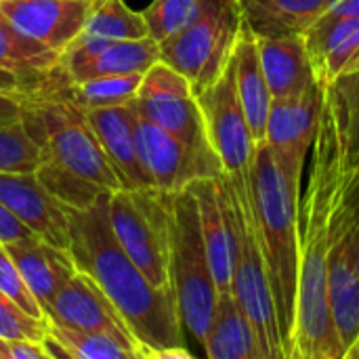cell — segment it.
<instances>
[{"label": "cell", "instance_id": "1f68e13d", "mask_svg": "<svg viewBox=\"0 0 359 359\" xmlns=\"http://www.w3.org/2000/svg\"><path fill=\"white\" fill-rule=\"evenodd\" d=\"M202 0H151L141 13L147 21L149 36L158 44L183 29L198 13Z\"/></svg>", "mask_w": 359, "mask_h": 359}, {"label": "cell", "instance_id": "ba28073f", "mask_svg": "<svg viewBox=\"0 0 359 359\" xmlns=\"http://www.w3.org/2000/svg\"><path fill=\"white\" fill-rule=\"evenodd\" d=\"M109 223L116 240L145 278L158 288H172L170 194L154 187L111 191Z\"/></svg>", "mask_w": 359, "mask_h": 359}, {"label": "cell", "instance_id": "5bb4252c", "mask_svg": "<svg viewBox=\"0 0 359 359\" xmlns=\"http://www.w3.org/2000/svg\"><path fill=\"white\" fill-rule=\"evenodd\" d=\"M44 316L50 324L63 328L103 332L116 337L118 341L137 349L141 355L135 337L130 334L126 322L122 320L114 303L84 271H76V276L55 294V299L44 307Z\"/></svg>", "mask_w": 359, "mask_h": 359}, {"label": "cell", "instance_id": "60d3db41", "mask_svg": "<svg viewBox=\"0 0 359 359\" xmlns=\"http://www.w3.org/2000/svg\"><path fill=\"white\" fill-rule=\"evenodd\" d=\"M355 265L359 273V215H358V231H355Z\"/></svg>", "mask_w": 359, "mask_h": 359}, {"label": "cell", "instance_id": "f35d334b", "mask_svg": "<svg viewBox=\"0 0 359 359\" xmlns=\"http://www.w3.org/2000/svg\"><path fill=\"white\" fill-rule=\"evenodd\" d=\"M326 15L328 17H358L359 19V0H337Z\"/></svg>", "mask_w": 359, "mask_h": 359}, {"label": "cell", "instance_id": "6da1fadb", "mask_svg": "<svg viewBox=\"0 0 359 359\" xmlns=\"http://www.w3.org/2000/svg\"><path fill=\"white\" fill-rule=\"evenodd\" d=\"M351 170L339 114L326 88L309 185L299 208L301 267L292 359H343L328 292V246L332 215Z\"/></svg>", "mask_w": 359, "mask_h": 359}, {"label": "cell", "instance_id": "4316f807", "mask_svg": "<svg viewBox=\"0 0 359 359\" xmlns=\"http://www.w3.org/2000/svg\"><path fill=\"white\" fill-rule=\"evenodd\" d=\"M84 38L141 40L149 36L143 13L133 11L124 0H99L82 29Z\"/></svg>", "mask_w": 359, "mask_h": 359}, {"label": "cell", "instance_id": "8fae6325", "mask_svg": "<svg viewBox=\"0 0 359 359\" xmlns=\"http://www.w3.org/2000/svg\"><path fill=\"white\" fill-rule=\"evenodd\" d=\"M196 97L204 116L210 147L221 160L223 170L231 177L250 175L257 143L238 97L233 61H229L225 72Z\"/></svg>", "mask_w": 359, "mask_h": 359}, {"label": "cell", "instance_id": "8d00e7d4", "mask_svg": "<svg viewBox=\"0 0 359 359\" xmlns=\"http://www.w3.org/2000/svg\"><path fill=\"white\" fill-rule=\"evenodd\" d=\"M25 99H27V95H11V93L0 90V124L19 120L23 114Z\"/></svg>", "mask_w": 359, "mask_h": 359}, {"label": "cell", "instance_id": "7c38bea8", "mask_svg": "<svg viewBox=\"0 0 359 359\" xmlns=\"http://www.w3.org/2000/svg\"><path fill=\"white\" fill-rule=\"evenodd\" d=\"M135 130L141 164L158 191L177 194L198 179L223 172V164L215 151L196 149L139 114Z\"/></svg>", "mask_w": 359, "mask_h": 359}, {"label": "cell", "instance_id": "e575fe53", "mask_svg": "<svg viewBox=\"0 0 359 359\" xmlns=\"http://www.w3.org/2000/svg\"><path fill=\"white\" fill-rule=\"evenodd\" d=\"M0 359H50L42 343L0 339Z\"/></svg>", "mask_w": 359, "mask_h": 359}, {"label": "cell", "instance_id": "8992f818", "mask_svg": "<svg viewBox=\"0 0 359 359\" xmlns=\"http://www.w3.org/2000/svg\"><path fill=\"white\" fill-rule=\"evenodd\" d=\"M170 286L185 330L204 347L219 288L202 238L198 202L189 187L170 194Z\"/></svg>", "mask_w": 359, "mask_h": 359}, {"label": "cell", "instance_id": "ffe728a7", "mask_svg": "<svg viewBox=\"0 0 359 359\" xmlns=\"http://www.w3.org/2000/svg\"><path fill=\"white\" fill-rule=\"evenodd\" d=\"M4 246L42 309L78 271L69 250L57 248L38 236L8 242Z\"/></svg>", "mask_w": 359, "mask_h": 359}, {"label": "cell", "instance_id": "5b68a950", "mask_svg": "<svg viewBox=\"0 0 359 359\" xmlns=\"http://www.w3.org/2000/svg\"><path fill=\"white\" fill-rule=\"evenodd\" d=\"M21 122L40 145L42 160L111 194L124 189L101 141L90 128L84 109L72 101L27 95Z\"/></svg>", "mask_w": 359, "mask_h": 359}, {"label": "cell", "instance_id": "d590c367", "mask_svg": "<svg viewBox=\"0 0 359 359\" xmlns=\"http://www.w3.org/2000/svg\"><path fill=\"white\" fill-rule=\"evenodd\" d=\"M36 233H32L2 202H0V242L8 244V242H17L23 238H32Z\"/></svg>", "mask_w": 359, "mask_h": 359}, {"label": "cell", "instance_id": "2e32d148", "mask_svg": "<svg viewBox=\"0 0 359 359\" xmlns=\"http://www.w3.org/2000/svg\"><path fill=\"white\" fill-rule=\"evenodd\" d=\"M0 202L38 238L69 248V206L59 202L36 172H0Z\"/></svg>", "mask_w": 359, "mask_h": 359}, {"label": "cell", "instance_id": "7a4b0ae2", "mask_svg": "<svg viewBox=\"0 0 359 359\" xmlns=\"http://www.w3.org/2000/svg\"><path fill=\"white\" fill-rule=\"evenodd\" d=\"M69 255L114 303L143 359L185 349V326L172 288L154 286L124 252L109 223V194L86 210H69Z\"/></svg>", "mask_w": 359, "mask_h": 359}, {"label": "cell", "instance_id": "f546056e", "mask_svg": "<svg viewBox=\"0 0 359 359\" xmlns=\"http://www.w3.org/2000/svg\"><path fill=\"white\" fill-rule=\"evenodd\" d=\"M38 181L65 206L74 208V210H86L88 206H93L103 194V189H99L97 185L42 160L38 170H36Z\"/></svg>", "mask_w": 359, "mask_h": 359}, {"label": "cell", "instance_id": "603a6c76", "mask_svg": "<svg viewBox=\"0 0 359 359\" xmlns=\"http://www.w3.org/2000/svg\"><path fill=\"white\" fill-rule=\"evenodd\" d=\"M233 76H236V88L238 97L242 103V109L246 114L250 133L255 137L257 145L265 143V133H267V118H269V107H271V90L261 65V55H259V42L257 34L246 25L240 32L236 50H233Z\"/></svg>", "mask_w": 359, "mask_h": 359}, {"label": "cell", "instance_id": "e0dca14e", "mask_svg": "<svg viewBox=\"0 0 359 359\" xmlns=\"http://www.w3.org/2000/svg\"><path fill=\"white\" fill-rule=\"evenodd\" d=\"M99 0H0L4 17L25 36L63 53L84 29Z\"/></svg>", "mask_w": 359, "mask_h": 359}, {"label": "cell", "instance_id": "ac0fdd59", "mask_svg": "<svg viewBox=\"0 0 359 359\" xmlns=\"http://www.w3.org/2000/svg\"><path fill=\"white\" fill-rule=\"evenodd\" d=\"M90 128L101 141L111 166L116 168L124 189L154 187L139 158L137 147V109L133 103L84 109ZM156 189V187H154Z\"/></svg>", "mask_w": 359, "mask_h": 359}, {"label": "cell", "instance_id": "836d02e7", "mask_svg": "<svg viewBox=\"0 0 359 359\" xmlns=\"http://www.w3.org/2000/svg\"><path fill=\"white\" fill-rule=\"evenodd\" d=\"M0 290L4 294H8L19 307H23L27 313L46 320L44 309L40 307V303L36 301V297L32 294V290L27 288L19 267L15 265L13 257L8 255L6 246L0 242Z\"/></svg>", "mask_w": 359, "mask_h": 359}, {"label": "cell", "instance_id": "3957f363", "mask_svg": "<svg viewBox=\"0 0 359 359\" xmlns=\"http://www.w3.org/2000/svg\"><path fill=\"white\" fill-rule=\"evenodd\" d=\"M301 175L303 170L288 164L273 147L267 143L257 145L250 166V191L286 359H292L299 299Z\"/></svg>", "mask_w": 359, "mask_h": 359}, {"label": "cell", "instance_id": "83f0119b", "mask_svg": "<svg viewBox=\"0 0 359 359\" xmlns=\"http://www.w3.org/2000/svg\"><path fill=\"white\" fill-rule=\"evenodd\" d=\"M48 334L63 347L67 359H141L137 349L103 332L72 330L48 322Z\"/></svg>", "mask_w": 359, "mask_h": 359}, {"label": "cell", "instance_id": "484cf974", "mask_svg": "<svg viewBox=\"0 0 359 359\" xmlns=\"http://www.w3.org/2000/svg\"><path fill=\"white\" fill-rule=\"evenodd\" d=\"M61 53L19 32L0 11V67L17 74L32 90L40 93L57 72Z\"/></svg>", "mask_w": 359, "mask_h": 359}, {"label": "cell", "instance_id": "d6986e66", "mask_svg": "<svg viewBox=\"0 0 359 359\" xmlns=\"http://www.w3.org/2000/svg\"><path fill=\"white\" fill-rule=\"evenodd\" d=\"M303 36L316 80L322 86L334 84L339 78L355 72L359 67L358 17L324 15Z\"/></svg>", "mask_w": 359, "mask_h": 359}, {"label": "cell", "instance_id": "4fadbf2b", "mask_svg": "<svg viewBox=\"0 0 359 359\" xmlns=\"http://www.w3.org/2000/svg\"><path fill=\"white\" fill-rule=\"evenodd\" d=\"M160 59V44L151 36L141 40H107L78 36L63 53L59 72L65 82L99 76L145 74Z\"/></svg>", "mask_w": 359, "mask_h": 359}, {"label": "cell", "instance_id": "d6a6232c", "mask_svg": "<svg viewBox=\"0 0 359 359\" xmlns=\"http://www.w3.org/2000/svg\"><path fill=\"white\" fill-rule=\"evenodd\" d=\"M48 334V320L36 318L0 290V339L42 343Z\"/></svg>", "mask_w": 359, "mask_h": 359}, {"label": "cell", "instance_id": "9a60e30c", "mask_svg": "<svg viewBox=\"0 0 359 359\" xmlns=\"http://www.w3.org/2000/svg\"><path fill=\"white\" fill-rule=\"evenodd\" d=\"M324 99L326 86L316 82L299 95L276 97L269 107L265 143L301 170L320 130Z\"/></svg>", "mask_w": 359, "mask_h": 359}, {"label": "cell", "instance_id": "44dd1931", "mask_svg": "<svg viewBox=\"0 0 359 359\" xmlns=\"http://www.w3.org/2000/svg\"><path fill=\"white\" fill-rule=\"evenodd\" d=\"M189 189L198 202L202 238L206 244V252H208V261L212 267L217 288H219V292L231 290L233 233H231V225H229L227 210L223 204L219 179L217 177L198 179L189 185Z\"/></svg>", "mask_w": 359, "mask_h": 359}, {"label": "cell", "instance_id": "52a82bcc", "mask_svg": "<svg viewBox=\"0 0 359 359\" xmlns=\"http://www.w3.org/2000/svg\"><path fill=\"white\" fill-rule=\"evenodd\" d=\"M242 27L238 0H202L196 17L160 42V59L179 69L198 95L229 65Z\"/></svg>", "mask_w": 359, "mask_h": 359}, {"label": "cell", "instance_id": "d4e9b609", "mask_svg": "<svg viewBox=\"0 0 359 359\" xmlns=\"http://www.w3.org/2000/svg\"><path fill=\"white\" fill-rule=\"evenodd\" d=\"M337 0H238L246 25L257 36L305 34Z\"/></svg>", "mask_w": 359, "mask_h": 359}, {"label": "cell", "instance_id": "f1b7e54d", "mask_svg": "<svg viewBox=\"0 0 359 359\" xmlns=\"http://www.w3.org/2000/svg\"><path fill=\"white\" fill-rule=\"evenodd\" d=\"M343 130L345 139V154H347V166H359V67L355 72L339 78L334 84L326 86Z\"/></svg>", "mask_w": 359, "mask_h": 359}, {"label": "cell", "instance_id": "9c48e42d", "mask_svg": "<svg viewBox=\"0 0 359 359\" xmlns=\"http://www.w3.org/2000/svg\"><path fill=\"white\" fill-rule=\"evenodd\" d=\"M359 215V166L351 170L339 196L328 246V292L334 326L345 351L359 337V273L355 231Z\"/></svg>", "mask_w": 359, "mask_h": 359}, {"label": "cell", "instance_id": "4dcf8cb0", "mask_svg": "<svg viewBox=\"0 0 359 359\" xmlns=\"http://www.w3.org/2000/svg\"><path fill=\"white\" fill-rule=\"evenodd\" d=\"M40 162V145L29 137L21 118L0 124V172H36Z\"/></svg>", "mask_w": 359, "mask_h": 359}, {"label": "cell", "instance_id": "ab89813d", "mask_svg": "<svg viewBox=\"0 0 359 359\" xmlns=\"http://www.w3.org/2000/svg\"><path fill=\"white\" fill-rule=\"evenodd\" d=\"M343 359H359V337L353 341V345L345 351V358Z\"/></svg>", "mask_w": 359, "mask_h": 359}, {"label": "cell", "instance_id": "7402d4cb", "mask_svg": "<svg viewBox=\"0 0 359 359\" xmlns=\"http://www.w3.org/2000/svg\"><path fill=\"white\" fill-rule=\"evenodd\" d=\"M257 42L273 99L299 95L318 82L303 34L257 36Z\"/></svg>", "mask_w": 359, "mask_h": 359}, {"label": "cell", "instance_id": "30bf717a", "mask_svg": "<svg viewBox=\"0 0 359 359\" xmlns=\"http://www.w3.org/2000/svg\"><path fill=\"white\" fill-rule=\"evenodd\" d=\"M133 105L141 118L158 124L187 145L212 151L191 82L166 61L158 59L143 74Z\"/></svg>", "mask_w": 359, "mask_h": 359}, {"label": "cell", "instance_id": "cb8c5ba5", "mask_svg": "<svg viewBox=\"0 0 359 359\" xmlns=\"http://www.w3.org/2000/svg\"><path fill=\"white\" fill-rule=\"evenodd\" d=\"M210 359H265L255 328L231 290L219 292L210 330L202 347Z\"/></svg>", "mask_w": 359, "mask_h": 359}, {"label": "cell", "instance_id": "74e56055", "mask_svg": "<svg viewBox=\"0 0 359 359\" xmlns=\"http://www.w3.org/2000/svg\"><path fill=\"white\" fill-rule=\"evenodd\" d=\"M0 90L2 93H11V95H32L29 86L13 72L2 69L0 67Z\"/></svg>", "mask_w": 359, "mask_h": 359}, {"label": "cell", "instance_id": "277c9868", "mask_svg": "<svg viewBox=\"0 0 359 359\" xmlns=\"http://www.w3.org/2000/svg\"><path fill=\"white\" fill-rule=\"evenodd\" d=\"M217 179L233 233L231 292L250 320L265 359H286L252 206L250 175L231 177L223 170Z\"/></svg>", "mask_w": 359, "mask_h": 359}]
</instances>
